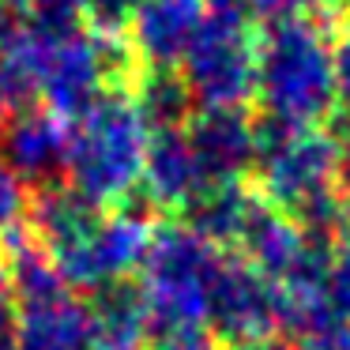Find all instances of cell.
I'll use <instances>...</instances> for the list:
<instances>
[{
    "mask_svg": "<svg viewBox=\"0 0 350 350\" xmlns=\"http://www.w3.org/2000/svg\"><path fill=\"white\" fill-rule=\"evenodd\" d=\"M256 102L271 121L324 124L335 109L332 31L317 16L267 23L256 38Z\"/></svg>",
    "mask_w": 350,
    "mask_h": 350,
    "instance_id": "1",
    "label": "cell"
},
{
    "mask_svg": "<svg viewBox=\"0 0 350 350\" xmlns=\"http://www.w3.org/2000/svg\"><path fill=\"white\" fill-rule=\"evenodd\" d=\"M147 129L136 98L121 87L94 98L79 117L68 121V185L98 207H113L139 189L147 162Z\"/></svg>",
    "mask_w": 350,
    "mask_h": 350,
    "instance_id": "2",
    "label": "cell"
},
{
    "mask_svg": "<svg viewBox=\"0 0 350 350\" xmlns=\"http://www.w3.org/2000/svg\"><path fill=\"white\" fill-rule=\"evenodd\" d=\"M219 260L222 249H215L181 222L154 230V241L139 264V290L151 309V339L166 332L207 327Z\"/></svg>",
    "mask_w": 350,
    "mask_h": 350,
    "instance_id": "3",
    "label": "cell"
},
{
    "mask_svg": "<svg viewBox=\"0 0 350 350\" xmlns=\"http://www.w3.org/2000/svg\"><path fill=\"white\" fill-rule=\"evenodd\" d=\"M132 64L136 61L124 38L98 34L83 23H46L38 57V106L72 121L94 98L113 91Z\"/></svg>",
    "mask_w": 350,
    "mask_h": 350,
    "instance_id": "4",
    "label": "cell"
},
{
    "mask_svg": "<svg viewBox=\"0 0 350 350\" xmlns=\"http://www.w3.org/2000/svg\"><path fill=\"white\" fill-rule=\"evenodd\" d=\"M192 102L200 109H245L256 98V34L249 19L215 12L181 64Z\"/></svg>",
    "mask_w": 350,
    "mask_h": 350,
    "instance_id": "5",
    "label": "cell"
},
{
    "mask_svg": "<svg viewBox=\"0 0 350 350\" xmlns=\"http://www.w3.org/2000/svg\"><path fill=\"white\" fill-rule=\"evenodd\" d=\"M154 241L151 215L132 211V207H102L72 241L53 249V264L61 267L64 282L72 290H98L106 282L129 279L144 264L147 249Z\"/></svg>",
    "mask_w": 350,
    "mask_h": 350,
    "instance_id": "6",
    "label": "cell"
},
{
    "mask_svg": "<svg viewBox=\"0 0 350 350\" xmlns=\"http://www.w3.org/2000/svg\"><path fill=\"white\" fill-rule=\"evenodd\" d=\"M207 327L230 350L249 347V342H267L275 332H282L279 282L267 279L260 267H252L237 252H222L211 286Z\"/></svg>",
    "mask_w": 350,
    "mask_h": 350,
    "instance_id": "7",
    "label": "cell"
},
{
    "mask_svg": "<svg viewBox=\"0 0 350 350\" xmlns=\"http://www.w3.org/2000/svg\"><path fill=\"white\" fill-rule=\"evenodd\" d=\"M0 162L23 185H57L68 162V117L46 106L8 113L0 121Z\"/></svg>",
    "mask_w": 350,
    "mask_h": 350,
    "instance_id": "8",
    "label": "cell"
},
{
    "mask_svg": "<svg viewBox=\"0 0 350 350\" xmlns=\"http://www.w3.org/2000/svg\"><path fill=\"white\" fill-rule=\"evenodd\" d=\"M207 16V0H144L129 23L132 61L144 68H181Z\"/></svg>",
    "mask_w": 350,
    "mask_h": 350,
    "instance_id": "9",
    "label": "cell"
},
{
    "mask_svg": "<svg viewBox=\"0 0 350 350\" xmlns=\"http://www.w3.org/2000/svg\"><path fill=\"white\" fill-rule=\"evenodd\" d=\"M185 132L211 185H234L256 170V124L245 109H204Z\"/></svg>",
    "mask_w": 350,
    "mask_h": 350,
    "instance_id": "10",
    "label": "cell"
},
{
    "mask_svg": "<svg viewBox=\"0 0 350 350\" xmlns=\"http://www.w3.org/2000/svg\"><path fill=\"white\" fill-rule=\"evenodd\" d=\"M207 174L200 166L192 139L185 129H166V132H151L147 144V162H144V177L139 189L147 192V204L162 207V211H181L207 189Z\"/></svg>",
    "mask_w": 350,
    "mask_h": 350,
    "instance_id": "11",
    "label": "cell"
},
{
    "mask_svg": "<svg viewBox=\"0 0 350 350\" xmlns=\"http://www.w3.org/2000/svg\"><path fill=\"white\" fill-rule=\"evenodd\" d=\"M87 324L94 350H147L151 347V309L139 282L117 279L91 290Z\"/></svg>",
    "mask_w": 350,
    "mask_h": 350,
    "instance_id": "12",
    "label": "cell"
},
{
    "mask_svg": "<svg viewBox=\"0 0 350 350\" xmlns=\"http://www.w3.org/2000/svg\"><path fill=\"white\" fill-rule=\"evenodd\" d=\"M16 350H94L87 305L76 294L19 305Z\"/></svg>",
    "mask_w": 350,
    "mask_h": 350,
    "instance_id": "13",
    "label": "cell"
},
{
    "mask_svg": "<svg viewBox=\"0 0 350 350\" xmlns=\"http://www.w3.org/2000/svg\"><path fill=\"white\" fill-rule=\"evenodd\" d=\"M256 204H260V196L249 192L241 181L207 185V189L185 207V226L196 230L204 241H211L215 249H222V252L237 249L252 211H256Z\"/></svg>",
    "mask_w": 350,
    "mask_h": 350,
    "instance_id": "14",
    "label": "cell"
},
{
    "mask_svg": "<svg viewBox=\"0 0 350 350\" xmlns=\"http://www.w3.org/2000/svg\"><path fill=\"white\" fill-rule=\"evenodd\" d=\"M136 98L139 113H144L151 132H166V129H185L192 113V91L181 79L177 68H144V76L136 79Z\"/></svg>",
    "mask_w": 350,
    "mask_h": 350,
    "instance_id": "15",
    "label": "cell"
},
{
    "mask_svg": "<svg viewBox=\"0 0 350 350\" xmlns=\"http://www.w3.org/2000/svg\"><path fill=\"white\" fill-rule=\"evenodd\" d=\"M215 12H230L241 19H260V23H279V19L312 16L320 0H207Z\"/></svg>",
    "mask_w": 350,
    "mask_h": 350,
    "instance_id": "16",
    "label": "cell"
},
{
    "mask_svg": "<svg viewBox=\"0 0 350 350\" xmlns=\"http://www.w3.org/2000/svg\"><path fill=\"white\" fill-rule=\"evenodd\" d=\"M324 290H327V305H332V312L342 320V324H350V230L332 245Z\"/></svg>",
    "mask_w": 350,
    "mask_h": 350,
    "instance_id": "17",
    "label": "cell"
},
{
    "mask_svg": "<svg viewBox=\"0 0 350 350\" xmlns=\"http://www.w3.org/2000/svg\"><path fill=\"white\" fill-rule=\"evenodd\" d=\"M139 4H144V0H83V12H79V16L87 19L91 31L124 38L132 16L139 12Z\"/></svg>",
    "mask_w": 350,
    "mask_h": 350,
    "instance_id": "18",
    "label": "cell"
},
{
    "mask_svg": "<svg viewBox=\"0 0 350 350\" xmlns=\"http://www.w3.org/2000/svg\"><path fill=\"white\" fill-rule=\"evenodd\" d=\"M27 215H31V196L27 185L0 162V237L8 241L16 230H23Z\"/></svg>",
    "mask_w": 350,
    "mask_h": 350,
    "instance_id": "19",
    "label": "cell"
},
{
    "mask_svg": "<svg viewBox=\"0 0 350 350\" xmlns=\"http://www.w3.org/2000/svg\"><path fill=\"white\" fill-rule=\"evenodd\" d=\"M332 61H335V98L350 109V19H342L332 34Z\"/></svg>",
    "mask_w": 350,
    "mask_h": 350,
    "instance_id": "20",
    "label": "cell"
},
{
    "mask_svg": "<svg viewBox=\"0 0 350 350\" xmlns=\"http://www.w3.org/2000/svg\"><path fill=\"white\" fill-rule=\"evenodd\" d=\"M151 350H219V339H215L207 327H192V332H166L154 335Z\"/></svg>",
    "mask_w": 350,
    "mask_h": 350,
    "instance_id": "21",
    "label": "cell"
},
{
    "mask_svg": "<svg viewBox=\"0 0 350 350\" xmlns=\"http://www.w3.org/2000/svg\"><path fill=\"white\" fill-rule=\"evenodd\" d=\"M294 350H350V324H332L301 335Z\"/></svg>",
    "mask_w": 350,
    "mask_h": 350,
    "instance_id": "22",
    "label": "cell"
},
{
    "mask_svg": "<svg viewBox=\"0 0 350 350\" xmlns=\"http://www.w3.org/2000/svg\"><path fill=\"white\" fill-rule=\"evenodd\" d=\"M339 192H342V200L350 204V124L342 129V136H339Z\"/></svg>",
    "mask_w": 350,
    "mask_h": 350,
    "instance_id": "23",
    "label": "cell"
},
{
    "mask_svg": "<svg viewBox=\"0 0 350 350\" xmlns=\"http://www.w3.org/2000/svg\"><path fill=\"white\" fill-rule=\"evenodd\" d=\"M4 294H8V264L0 256V305H4Z\"/></svg>",
    "mask_w": 350,
    "mask_h": 350,
    "instance_id": "24",
    "label": "cell"
},
{
    "mask_svg": "<svg viewBox=\"0 0 350 350\" xmlns=\"http://www.w3.org/2000/svg\"><path fill=\"white\" fill-rule=\"evenodd\" d=\"M234 350H279V347L267 339V342H249V347H234Z\"/></svg>",
    "mask_w": 350,
    "mask_h": 350,
    "instance_id": "25",
    "label": "cell"
},
{
    "mask_svg": "<svg viewBox=\"0 0 350 350\" xmlns=\"http://www.w3.org/2000/svg\"><path fill=\"white\" fill-rule=\"evenodd\" d=\"M335 4H342V8H350V0H335Z\"/></svg>",
    "mask_w": 350,
    "mask_h": 350,
    "instance_id": "26",
    "label": "cell"
},
{
    "mask_svg": "<svg viewBox=\"0 0 350 350\" xmlns=\"http://www.w3.org/2000/svg\"><path fill=\"white\" fill-rule=\"evenodd\" d=\"M4 117H8V113H4V109H0V121H4Z\"/></svg>",
    "mask_w": 350,
    "mask_h": 350,
    "instance_id": "27",
    "label": "cell"
}]
</instances>
